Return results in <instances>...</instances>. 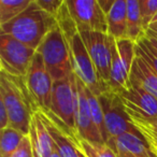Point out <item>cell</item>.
I'll return each instance as SVG.
<instances>
[{"mask_svg": "<svg viewBox=\"0 0 157 157\" xmlns=\"http://www.w3.org/2000/svg\"><path fill=\"white\" fill-rule=\"evenodd\" d=\"M98 99L102 108L105 129L109 138V141L107 143L108 145L112 146L116 138L124 133L141 136L140 131L131 123L130 116L125 110V107L117 93L110 88L98 96Z\"/></svg>", "mask_w": 157, "mask_h": 157, "instance_id": "obj_5", "label": "cell"}, {"mask_svg": "<svg viewBox=\"0 0 157 157\" xmlns=\"http://www.w3.org/2000/svg\"><path fill=\"white\" fill-rule=\"evenodd\" d=\"M130 78L135 80L148 94L157 99V74L147 63L138 55L133 61Z\"/></svg>", "mask_w": 157, "mask_h": 157, "instance_id": "obj_18", "label": "cell"}, {"mask_svg": "<svg viewBox=\"0 0 157 157\" xmlns=\"http://www.w3.org/2000/svg\"><path fill=\"white\" fill-rule=\"evenodd\" d=\"M85 94L87 97L88 103L90 107V112H92L93 121H94L95 125L98 128L99 132H100L101 137H102L105 143H108L109 138H108L107 129H105V118H103V113H102V108L99 102V99L96 95H94L87 87L85 86Z\"/></svg>", "mask_w": 157, "mask_h": 157, "instance_id": "obj_23", "label": "cell"}, {"mask_svg": "<svg viewBox=\"0 0 157 157\" xmlns=\"http://www.w3.org/2000/svg\"><path fill=\"white\" fill-rule=\"evenodd\" d=\"M83 43L94 63L100 78L109 85L114 39L107 33L80 31Z\"/></svg>", "mask_w": 157, "mask_h": 157, "instance_id": "obj_9", "label": "cell"}, {"mask_svg": "<svg viewBox=\"0 0 157 157\" xmlns=\"http://www.w3.org/2000/svg\"><path fill=\"white\" fill-rule=\"evenodd\" d=\"M146 36H155L157 37V22L152 23L146 31Z\"/></svg>", "mask_w": 157, "mask_h": 157, "instance_id": "obj_31", "label": "cell"}, {"mask_svg": "<svg viewBox=\"0 0 157 157\" xmlns=\"http://www.w3.org/2000/svg\"><path fill=\"white\" fill-rule=\"evenodd\" d=\"M0 100L7 108L10 127L28 136L37 105L27 87L26 78L1 71Z\"/></svg>", "mask_w": 157, "mask_h": 157, "instance_id": "obj_2", "label": "cell"}, {"mask_svg": "<svg viewBox=\"0 0 157 157\" xmlns=\"http://www.w3.org/2000/svg\"><path fill=\"white\" fill-rule=\"evenodd\" d=\"M37 52L42 56L44 65L54 82L63 80L72 74L69 48L59 27H56L46 36Z\"/></svg>", "mask_w": 157, "mask_h": 157, "instance_id": "obj_4", "label": "cell"}, {"mask_svg": "<svg viewBox=\"0 0 157 157\" xmlns=\"http://www.w3.org/2000/svg\"><path fill=\"white\" fill-rule=\"evenodd\" d=\"M50 157H60V155H59L58 151L56 150V147H55V150L53 151V153L50 155Z\"/></svg>", "mask_w": 157, "mask_h": 157, "instance_id": "obj_35", "label": "cell"}, {"mask_svg": "<svg viewBox=\"0 0 157 157\" xmlns=\"http://www.w3.org/2000/svg\"><path fill=\"white\" fill-rule=\"evenodd\" d=\"M139 5L143 28L147 31L157 13V0H139Z\"/></svg>", "mask_w": 157, "mask_h": 157, "instance_id": "obj_25", "label": "cell"}, {"mask_svg": "<svg viewBox=\"0 0 157 157\" xmlns=\"http://www.w3.org/2000/svg\"><path fill=\"white\" fill-rule=\"evenodd\" d=\"M10 157H35L29 135L25 136L23 141L21 142L20 146L16 148V151Z\"/></svg>", "mask_w": 157, "mask_h": 157, "instance_id": "obj_28", "label": "cell"}, {"mask_svg": "<svg viewBox=\"0 0 157 157\" xmlns=\"http://www.w3.org/2000/svg\"><path fill=\"white\" fill-rule=\"evenodd\" d=\"M70 15L78 31L107 33V15L97 0H66Z\"/></svg>", "mask_w": 157, "mask_h": 157, "instance_id": "obj_11", "label": "cell"}, {"mask_svg": "<svg viewBox=\"0 0 157 157\" xmlns=\"http://www.w3.org/2000/svg\"><path fill=\"white\" fill-rule=\"evenodd\" d=\"M130 120L133 126L140 131V133L145 138V140L148 143L157 144V127L147 124L141 118L131 117L130 116Z\"/></svg>", "mask_w": 157, "mask_h": 157, "instance_id": "obj_26", "label": "cell"}, {"mask_svg": "<svg viewBox=\"0 0 157 157\" xmlns=\"http://www.w3.org/2000/svg\"><path fill=\"white\" fill-rule=\"evenodd\" d=\"M58 27L55 17L48 14L33 0L29 7L17 17L0 25V35H8L37 51L45 37Z\"/></svg>", "mask_w": 157, "mask_h": 157, "instance_id": "obj_3", "label": "cell"}, {"mask_svg": "<svg viewBox=\"0 0 157 157\" xmlns=\"http://www.w3.org/2000/svg\"><path fill=\"white\" fill-rule=\"evenodd\" d=\"M136 54L144 59L157 74V51L146 37L136 44Z\"/></svg>", "mask_w": 157, "mask_h": 157, "instance_id": "obj_24", "label": "cell"}, {"mask_svg": "<svg viewBox=\"0 0 157 157\" xmlns=\"http://www.w3.org/2000/svg\"><path fill=\"white\" fill-rule=\"evenodd\" d=\"M31 145L35 157H50L55 150V144L48 128L42 122L39 113L36 111L31 118L29 130Z\"/></svg>", "mask_w": 157, "mask_h": 157, "instance_id": "obj_14", "label": "cell"}, {"mask_svg": "<svg viewBox=\"0 0 157 157\" xmlns=\"http://www.w3.org/2000/svg\"><path fill=\"white\" fill-rule=\"evenodd\" d=\"M114 151L117 147L123 148L135 157H157L151 144L143 136H136L132 133H124L115 139L111 146Z\"/></svg>", "mask_w": 157, "mask_h": 157, "instance_id": "obj_16", "label": "cell"}, {"mask_svg": "<svg viewBox=\"0 0 157 157\" xmlns=\"http://www.w3.org/2000/svg\"><path fill=\"white\" fill-rule=\"evenodd\" d=\"M137 118H139V117H137ZM141 120H143L144 122H146L147 124L152 125V126L157 127V116H155V117H152V118H141Z\"/></svg>", "mask_w": 157, "mask_h": 157, "instance_id": "obj_33", "label": "cell"}, {"mask_svg": "<svg viewBox=\"0 0 157 157\" xmlns=\"http://www.w3.org/2000/svg\"><path fill=\"white\" fill-rule=\"evenodd\" d=\"M115 152L117 153L118 157H135V156H132V155H131L130 153L127 152V151L123 150V148H120V147L116 148Z\"/></svg>", "mask_w": 157, "mask_h": 157, "instance_id": "obj_32", "label": "cell"}, {"mask_svg": "<svg viewBox=\"0 0 157 157\" xmlns=\"http://www.w3.org/2000/svg\"><path fill=\"white\" fill-rule=\"evenodd\" d=\"M10 126L9 122V115H8L7 108H6L5 103L0 100V130L7 128Z\"/></svg>", "mask_w": 157, "mask_h": 157, "instance_id": "obj_29", "label": "cell"}, {"mask_svg": "<svg viewBox=\"0 0 157 157\" xmlns=\"http://www.w3.org/2000/svg\"><path fill=\"white\" fill-rule=\"evenodd\" d=\"M40 8L56 18L66 0H36Z\"/></svg>", "mask_w": 157, "mask_h": 157, "instance_id": "obj_27", "label": "cell"}, {"mask_svg": "<svg viewBox=\"0 0 157 157\" xmlns=\"http://www.w3.org/2000/svg\"><path fill=\"white\" fill-rule=\"evenodd\" d=\"M25 78L37 110H50L54 80L48 73L42 56L38 52L31 61Z\"/></svg>", "mask_w": 157, "mask_h": 157, "instance_id": "obj_10", "label": "cell"}, {"mask_svg": "<svg viewBox=\"0 0 157 157\" xmlns=\"http://www.w3.org/2000/svg\"><path fill=\"white\" fill-rule=\"evenodd\" d=\"M33 0H0V25L7 24L25 11Z\"/></svg>", "mask_w": 157, "mask_h": 157, "instance_id": "obj_21", "label": "cell"}, {"mask_svg": "<svg viewBox=\"0 0 157 157\" xmlns=\"http://www.w3.org/2000/svg\"><path fill=\"white\" fill-rule=\"evenodd\" d=\"M155 22H157V13H156V15H155L154 20H153V23H155Z\"/></svg>", "mask_w": 157, "mask_h": 157, "instance_id": "obj_37", "label": "cell"}, {"mask_svg": "<svg viewBox=\"0 0 157 157\" xmlns=\"http://www.w3.org/2000/svg\"><path fill=\"white\" fill-rule=\"evenodd\" d=\"M108 33L114 39L127 38V0H115L107 15Z\"/></svg>", "mask_w": 157, "mask_h": 157, "instance_id": "obj_17", "label": "cell"}, {"mask_svg": "<svg viewBox=\"0 0 157 157\" xmlns=\"http://www.w3.org/2000/svg\"><path fill=\"white\" fill-rule=\"evenodd\" d=\"M50 111L78 136L75 125V78L73 72L68 78L54 82Z\"/></svg>", "mask_w": 157, "mask_h": 157, "instance_id": "obj_8", "label": "cell"}, {"mask_svg": "<svg viewBox=\"0 0 157 157\" xmlns=\"http://www.w3.org/2000/svg\"><path fill=\"white\" fill-rule=\"evenodd\" d=\"M37 112L39 113L42 122L48 128V132L54 141L55 147L58 151L60 157H84L83 153L78 147V142L76 140L61 131L55 125V123L52 120H50L42 111L37 110Z\"/></svg>", "mask_w": 157, "mask_h": 157, "instance_id": "obj_15", "label": "cell"}, {"mask_svg": "<svg viewBox=\"0 0 157 157\" xmlns=\"http://www.w3.org/2000/svg\"><path fill=\"white\" fill-rule=\"evenodd\" d=\"M145 37L150 40V42L152 43V45L154 46L157 51V37H155V36H145Z\"/></svg>", "mask_w": 157, "mask_h": 157, "instance_id": "obj_34", "label": "cell"}, {"mask_svg": "<svg viewBox=\"0 0 157 157\" xmlns=\"http://www.w3.org/2000/svg\"><path fill=\"white\" fill-rule=\"evenodd\" d=\"M78 147L84 157H118L117 153L107 143H94L80 138Z\"/></svg>", "mask_w": 157, "mask_h": 157, "instance_id": "obj_22", "label": "cell"}, {"mask_svg": "<svg viewBox=\"0 0 157 157\" xmlns=\"http://www.w3.org/2000/svg\"><path fill=\"white\" fill-rule=\"evenodd\" d=\"M37 51L8 35H0L1 71L25 78Z\"/></svg>", "mask_w": 157, "mask_h": 157, "instance_id": "obj_7", "label": "cell"}, {"mask_svg": "<svg viewBox=\"0 0 157 157\" xmlns=\"http://www.w3.org/2000/svg\"><path fill=\"white\" fill-rule=\"evenodd\" d=\"M136 56L137 54L135 42L128 38L115 39L113 41L109 87L115 93L128 87Z\"/></svg>", "mask_w": 157, "mask_h": 157, "instance_id": "obj_6", "label": "cell"}, {"mask_svg": "<svg viewBox=\"0 0 157 157\" xmlns=\"http://www.w3.org/2000/svg\"><path fill=\"white\" fill-rule=\"evenodd\" d=\"M74 78H75V125L78 137L94 143H105L98 128L93 121L90 103L85 94V85L75 75Z\"/></svg>", "mask_w": 157, "mask_h": 157, "instance_id": "obj_13", "label": "cell"}, {"mask_svg": "<svg viewBox=\"0 0 157 157\" xmlns=\"http://www.w3.org/2000/svg\"><path fill=\"white\" fill-rule=\"evenodd\" d=\"M97 1H98V5L100 7V9L102 10L105 15L109 14V12L113 8L114 2H115V0H97Z\"/></svg>", "mask_w": 157, "mask_h": 157, "instance_id": "obj_30", "label": "cell"}, {"mask_svg": "<svg viewBox=\"0 0 157 157\" xmlns=\"http://www.w3.org/2000/svg\"><path fill=\"white\" fill-rule=\"evenodd\" d=\"M150 144H151V146H152L153 151L155 152V154L157 155V144H153V143H150Z\"/></svg>", "mask_w": 157, "mask_h": 157, "instance_id": "obj_36", "label": "cell"}, {"mask_svg": "<svg viewBox=\"0 0 157 157\" xmlns=\"http://www.w3.org/2000/svg\"><path fill=\"white\" fill-rule=\"evenodd\" d=\"M117 94L126 112L131 117L152 118L157 116V99L132 78H130L128 87Z\"/></svg>", "mask_w": 157, "mask_h": 157, "instance_id": "obj_12", "label": "cell"}, {"mask_svg": "<svg viewBox=\"0 0 157 157\" xmlns=\"http://www.w3.org/2000/svg\"><path fill=\"white\" fill-rule=\"evenodd\" d=\"M25 136L12 127L1 130L0 135V157H10L20 146Z\"/></svg>", "mask_w": 157, "mask_h": 157, "instance_id": "obj_20", "label": "cell"}, {"mask_svg": "<svg viewBox=\"0 0 157 157\" xmlns=\"http://www.w3.org/2000/svg\"><path fill=\"white\" fill-rule=\"evenodd\" d=\"M145 36L139 0H127V38L137 44Z\"/></svg>", "mask_w": 157, "mask_h": 157, "instance_id": "obj_19", "label": "cell"}, {"mask_svg": "<svg viewBox=\"0 0 157 157\" xmlns=\"http://www.w3.org/2000/svg\"><path fill=\"white\" fill-rule=\"evenodd\" d=\"M56 20L58 27L67 40L72 72L93 94L97 97L100 96L103 92L110 90V87L99 76L96 67L84 45L80 31L70 15L66 1Z\"/></svg>", "mask_w": 157, "mask_h": 157, "instance_id": "obj_1", "label": "cell"}]
</instances>
